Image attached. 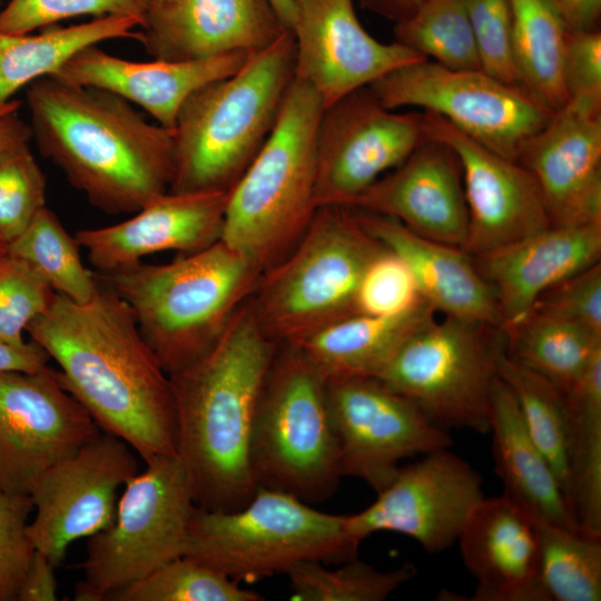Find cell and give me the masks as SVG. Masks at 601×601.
Wrapping results in <instances>:
<instances>
[{
    "instance_id": "8fae6325",
    "label": "cell",
    "mask_w": 601,
    "mask_h": 601,
    "mask_svg": "<svg viewBox=\"0 0 601 601\" xmlns=\"http://www.w3.org/2000/svg\"><path fill=\"white\" fill-rule=\"evenodd\" d=\"M483 325L445 316L415 331L376 376L443 430L490 431V396L504 349Z\"/></svg>"
},
{
    "instance_id": "bcb514c9",
    "label": "cell",
    "mask_w": 601,
    "mask_h": 601,
    "mask_svg": "<svg viewBox=\"0 0 601 601\" xmlns=\"http://www.w3.org/2000/svg\"><path fill=\"white\" fill-rule=\"evenodd\" d=\"M532 311L558 317L601 337L600 263L546 290Z\"/></svg>"
},
{
    "instance_id": "4fadbf2b",
    "label": "cell",
    "mask_w": 601,
    "mask_h": 601,
    "mask_svg": "<svg viewBox=\"0 0 601 601\" xmlns=\"http://www.w3.org/2000/svg\"><path fill=\"white\" fill-rule=\"evenodd\" d=\"M426 139L423 111L388 109L368 86L324 108L316 131L317 208L347 207Z\"/></svg>"
},
{
    "instance_id": "30bf717a",
    "label": "cell",
    "mask_w": 601,
    "mask_h": 601,
    "mask_svg": "<svg viewBox=\"0 0 601 601\" xmlns=\"http://www.w3.org/2000/svg\"><path fill=\"white\" fill-rule=\"evenodd\" d=\"M124 485L115 519L89 536L76 601L108 595L184 555L195 501L177 455L157 456Z\"/></svg>"
},
{
    "instance_id": "7c38bea8",
    "label": "cell",
    "mask_w": 601,
    "mask_h": 601,
    "mask_svg": "<svg viewBox=\"0 0 601 601\" xmlns=\"http://www.w3.org/2000/svg\"><path fill=\"white\" fill-rule=\"evenodd\" d=\"M368 87L386 108L435 114L512 160L553 114L522 86L481 69H450L428 59L395 69Z\"/></svg>"
},
{
    "instance_id": "603a6c76",
    "label": "cell",
    "mask_w": 601,
    "mask_h": 601,
    "mask_svg": "<svg viewBox=\"0 0 601 601\" xmlns=\"http://www.w3.org/2000/svg\"><path fill=\"white\" fill-rule=\"evenodd\" d=\"M286 29L269 0H149L139 42L154 59L257 52Z\"/></svg>"
},
{
    "instance_id": "6f0895ef",
    "label": "cell",
    "mask_w": 601,
    "mask_h": 601,
    "mask_svg": "<svg viewBox=\"0 0 601 601\" xmlns=\"http://www.w3.org/2000/svg\"><path fill=\"white\" fill-rule=\"evenodd\" d=\"M1 1V0H0Z\"/></svg>"
},
{
    "instance_id": "5b68a950",
    "label": "cell",
    "mask_w": 601,
    "mask_h": 601,
    "mask_svg": "<svg viewBox=\"0 0 601 601\" xmlns=\"http://www.w3.org/2000/svg\"><path fill=\"white\" fill-rule=\"evenodd\" d=\"M262 270L221 239L165 264L96 274L129 307L169 375L203 356L250 298Z\"/></svg>"
},
{
    "instance_id": "ffe728a7",
    "label": "cell",
    "mask_w": 601,
    "mask_h": 601,
    "mask_svg": "<svg viewBox=\"0 0 601 601\" xmlns=\"http://www.w3.org/2000/svg\"><path fill=\"white\" fill-rule=\"evenodd\" d=\"M516 161L536 180L552 226L601 221V99L569 98Z\"/></svg>"
},
{
    "instance_id": "8992f818",
    "label": "cell",
    "mask_w": 601,
    "mask_h": 601,
    "mask_svg": "<svg viewBox=\"0 0 601 601\" xmlns=\"http://www.w3.org/2000/svg\"><path fill=\"white\" fill-rule=\"evenodd\" d=\"M317 92L294 79L265 145L229 190L220 239L262 273L300 239L317 210Z\"/></svg>"
},
{
    "instance_id": "f5cc1de1",
    "label": "cell",
    "mask_w": 601,
    "mask_h": 601,
    "mask_svg": "<svg viewBox=\"0 0 601 601\" xmlns=\"http://www.w3.org/2000/svg\"><path fill=\"white\" fill-rule=\"evenodd\" d=\"M421 2L422 0H362L364 7L394 23L408 17Z\"/></svg>"
},
{
    "instance_id": "277c9868",
    "label": "cell",
    "mask_w": 601,
    "mask_h": 601,
    "mask_svg": "<svg viewBox=\"0 0 601 601\" xmlns=\"http://www.w3.org/2000/svg\"><path fill=\"white\" fill-rule=\"evenodd\" d=\"M295 79V42L285 30L234 75L205 85L173 128L170 191H229L265 145Z\"/></svg>"
},
{
    "instance_id": "f546056e",
    "label": "cell",
    "mask_w": 601,
    "mask_h": 601,
    "mask_svg": "<svg viewBox=\"0 0 601 601\" xmlns=\"http://www.w3.org/2000/svg\"><path fill=\"white\" fill-rule=\"evenodd\" d=\"M140 22L127 16H104L37 35L0 31V115L17 111L13 96L22 87L55 75L80 50L111 39L140 37Z\"/></svg>"
},
{
    "instance_id": "7402d4cb",
    "label": "cell",
    "mask_w": 601,
    "mask_h": 601,
    "mask_svg": "<svg viewBox=\"0 0 601 601\" xmlns=\"http://www.w3.org/2000/svg\"><path fill=\"white\" fill-rule=\"evenodd\" d=\"M229 191L167 193L132 217L109 226L78 230L75 238L99 274L168 250L203 249L221 237Z\"/></svg>"
},
{
    "instance_id": "e575fe53",
    "label": "cell",
    "mask_w": 601,
    "mask_h": 601,
    "mask_svg": "<svg viewBox=\"0 0 601 601\" xmlns=\"http://www.w3.org/2000/svg\"><path fill=\"white\" fill-rule=\"evenodd\" d=\"M80 246L47 206L8 243L7 253L23 263L55 293L76 303L89 302L99 287L97 275L80 257Z\"/></svg>"
},
{
    "instance_id": "b9f144b4",
    "label": "cell",
    "mask_w": 601,
    "mask_h": 601,
    "mask_svg": "<svg viewBox=\"0 0 601 601\" xmlns=\"http://www.w3.org/2000/svg\"><path fill=\"white\" fill-rule=\"evenodd\" d=\"M420 295L406 263L385 246L367 264L357 290V314L396 316L418 306Z\"/></svg>"
},
{
    "instance_id": "52a82bcc",
    "label": "cell",
    "mask_w": 601,
    "mask_h": 601,
    "mask_svg": "<svg viewBox=\"0 0 601 601\" xmlns=\"http://www.w3.org/2000/svg\"><path fill=\"white\" fill-rule=\"evenodd\" d=\"M249 455L257 487L308 504L329 499L343 477L327 378L294 343H278L269 364Z\"/></svg>"
},
{
    "instance_id": "83f0119b",
    "label": "cell",
    "mask_w": 601,
    "mask_h": 601,
    "mask_svg": "<svg viewBox=\"0 0 601 601\" xmlns=\"http://www.w3.org/2000/svg\"><path fill=\"white\" fill-rule=\"evenodd\" d=\"M490 432L503 495L532 521L584 533L555 474L529 435L514 396L497 375L490 396Z\"/></svg>"
},
{
    "instance_id": "7dc6e473",
    "label": "cell",
    "mask_w": 601,
    "mask_h": 601,
    "mask_svg": "<svg viewBox=\"0 0 601 601\" xmlns=\"http://www.w3.org/2000/svg\"><path fill=\"white\" fill-rule=\"evenodd\" d=\"M563 83L569 98L601 99V32H566Z\"/></svg>"
},
{
    "instance_id": "5bb4252c",
    "label": "cell",
    "mask_w": 601,
    "mask_h": 601,
    "mask_svg": "<svg viewBox=\"0 0 601 601\" xmlns=\"http://www.w3.org/2000/svg\"><path fill=\"white\" fill-rule=\"evenodd\" d=\"M327 398L343 476L375 493L391 483L402 460L451 445L445 430L377 377L327 380Z\"/></svg>"
},
{
    "instance_id": "44dd1931",
    "label": "cell",
    "mask_w": 601,
    "mask_h": 601,
    "mask_svg": "<svg viewBox=\"0 0 601 601\" xmlns=\"http://www.w3.org/2000/svg\"><path fill=\"white\" fill-rule=\"evenodd\" d=\"M397 219L412 231L463 249L469 231L462 173L454 151L427 138L347 206Z\"/></svg>"
},
{
    "instance_id": "681fc988",
    "label": "cell",
    "mask_w": 601,
    "mask_h": 601,
    "mask_svg": "<svg viewBox=\"0 0 601 601\" xmlns=\"http://www.w3.org/2000/svg\"><path fill=\"white\" fill-rule=\"evenodd\" d=\"M560 18L566 32L597 29L601 0H546Z\"/></svg>"
},
{
    "instance_id": "816d5d0a",
    "label": "cell",
    "mask_w": 601,
    "mask_h": 601,
    "mask_svg": "<svg viewBox=\"0 0 601 601\" xmlns=\"http://www.w3.org/2000/svg\"><path fill=\"white\" fill-rule=\"evenodd\" d=\"M32 131L29 124L17 111L0 115V155L21 145L29 144Z\"/></svg>"
},
{
    "instance_id": "4dcf8cb0",
    "label": "cell",
    "mask_w": 601,
    "mask_h": 601,
    "mask_svg": "<svg viewBox=\"0 0 601 601\" xmlns=\"http://www.w3.org/2000/svg\"><path fill=\"white\" fill-rule=\"evenodd\" d=\"M564 398L570 427V506L582 531L601 538V348Z\"/></svg>"
},
{
    "instance_id": "e0dca14e",
    "label": "cell",
    "mask_w": 601,
    "mask_h": 601,
    "mask_svg": "<svg viewBox=\"0 0 601 601\" xmlns=\"http://www.w3.org/2000/svg\"><path fill=\"white\" fill-rule=\"evenodd\" d=\"M363 511L346 515L345 528L356 544L390 531L416 540L431 553L457 541L476 504L484 497L480 474L447 449L400 466L391 483Z\"/></svg>"
},
{
    "instance_id": "60d3db41",
    "label": "cell",
    "mask_w": 601,
    "mask_h": 601,
    "mask_svg": "<svg viewBox=\"0 0 601 601\" xmlns=\"http://www.w3.org/2000/svg\"><path fill=\"white\" fill-rule=\"evenodd\" d=\"M149 0H9L0 10V31L24 35L80 16H127L144 26Z\"/></svg>"
},
{
    "instance_id": "d6a6232c",
    "label": "cell",
    "mask_w": 601,
    "mask_h": 601,
    "mask_svg": "<svg viewBox=\"0 0 601 601\" xmlns=\"http://www.w3.org/2000/svg\"><path fill=\"white\" fill-rule=\"evenodd\" d=\"M505 353L566 394L583 375L601 337L536 311L505 333Z\"/></svg>"
},
{
    "instance_id": "d590c367",
    "label": "cell",
    "mask_w": 601,
    "mask_h": 601,
    "mask_svg": "<svg viewBox=\"0 0 601 601\" xmlns=\"http://www.w3.org/2000/svg\"><path fill=\"white\" fill-rule=\"evenodd\" d=\"M548 601L601 600V538L533 521Z\"/></svg>"
},
{
    "instance_id": "ba28073f",
    "label": "cell",
    "mask_w": 601,
    "mask_h": 601,
    "mask_svg": "<svg viewBox=\"0 0 601 601\" xmlns=\"http://www.w3.org/2000/svg\"><path fill=\"white\" fill-rule=\"evenodd\" d=\"M383 247L351 208L318 207L294 248L262 274L248 299L259 326L276 343H295L357 314L361 278Z\"/></svg>"
},
{
    "instance_id": "4316f807",
    "label": "cell",
    "mask_w": 601,
    "mask_h": 601,
    "mask_svg": "<svg viewBox=\"0 0 601 601\" xmlns=\"http://www.w3.org/2000/svg\"><path fill=\"white\" fill-rule=\"evenodd\" d=\"M352 210L368 234L406 263L420 295L435 312L501 327L494 290L464 249L423 237L393 217Z\"/></svg>"
},
{
    "instance_id": "836d02e7",
    "label": "cell",
    "mask_w": 601,
    "mask_h": 601,
    "mask_svg": "<svg viewBox=\"0 0 601 601\" xmlns=\"http://www.w3.org/2000/svg\"><path fill=\"white\" fill-rule=\"evenodd\" d=\"M496 375L514 396L529 435L569 502L570 427L564 395L545 377L511 358L505 349L497 357Z\"/></svg>"
},
{
    "instance_id": "c3c4849f",
    "label": "cell",
    "mask_w": 601,
    "mask_h": 601,
    "mask_svg": "<svg viewBox=\"0 0 601 601\" xmlns=\"http://www.w3.org/2000/svg\"><path fill=\"white\" fill-rule=\"evenodd\" d=\"M55 569L48 558L36 550L20 587L17 601L58 600V583Z\"/></svg>"
},
{
    "instance_id": "ac0fdd59",
    "label": "cell",
    "mask_w": 601,
    "mask_h": 601,
    "mask_svg": "<svg viewBox=\"0 0 601 601\" xmlns=\"http://www.w3.org/2000/svg\"><path fill=\"white\" fill-rule=\"evenodd\" d=\"M293 8L295 78L317 92L324 108L395 69L425 59L396 41L385 43L371 36L353 0H293Z\"/></svg>"
},
{
    "instance_id": "f6af8a7d",
    "label": "cell",
    "mask_w": 601,
    "mask_h": 601,
    "mask_svg": "<svg viewBox=\"0 0 601 601\" xmlns=\"http://www.w3.org/2000/svg\"><path fill=\"white\" fill-rule=\"evenodd\" d=\"M32 510L30 494H13L0 489V601L18 600L36 551L28 533Z\"/></svg>"
},
{
    "instance_id": "9a60e30c",
    "label": "cell",
    "mask_w": 601,
    "mask_h": 601,
    "mask_svg": "<svg viewBox=\"0 0 601 601\" xmlns=\"http://www.w3.org/2000/svg\"><path fill=\"white\" fill-rule=\"evenodd\" d=\"M130 446L102 432L75 454L43 471L29 494L36 511L28 533L55 568L70 544L106 529L115 519L117 490L139 472Z\"/></svg>"
},
{
    "instance_id": "db71d44e",
    "label": "cell",
    "mask_w": 601,
    "mask_h": 601,
    "mask_svg": "<svg viewBox=\"0 0 601 601\" xmlns=\"http://www.w3.org/2000/svg\"><path fill=\"white\" fill-rule=\"evenodd\" d=\"M283 26L290 30L294 19L293 0H269Z\"/></svg>"
},
{
    "instance_id": "d4e9b609",
    "label": "cell",
    "mask_w": 601,
    "mask_h": 601,
    "mask_svg": "<svg viewBox=\"0 0 601 601\" xmlns=\"http://www.w3.org/2000/svg\"><path fill=\"white\" fill-rule=\"evenodd\" d=\"M601 221L549 226L477 255L476 267L492 286L504 333L519 325L546 290L600 263Z\"/></svg>"
},
{
    "instance_id": "d6986e66",
    "label": "cell",
    "mask_w": 601,
    "mask_h": 601,
    "mask_svg": "<svg viewBox=\"0 0 601 601\" xmlns=\"http://www.w3.org/2000/svg\"><path fill=\"white\" fill-rule=\"evenodd\" d=\"M427 138L447 145L462 173L469 231L463 249L477 256L551 226L533 175L442 117L423 111Z\"/></svg>"
},
{
    "instance_id": "7a4b0ae2",
    "label": "cell",
    "mask_w": 601,
    "mask_h": 601,
    "mask_svg": "<svg viewBox=\"0 0 601 601\" xmlns=\"http://www.w3.org/2000/svg\"><path fill=\"white\" fill-rule=\"evenodd\" d=\"M32 139L69 184L107 214H135L167 193L174 135L124 98L55 76L29 85Z\"/></svg>"
},
{
    "instance_id": "1f68e13d",
    "label": "cell",
    "mask_w": 601,
    "mask_h": 601,
    "mask_svg": "<svg viewBox=\"0 0 601 601\" xmlns=\"http://www.w3.org/2000/svg\"><path fill=\"white\" fill-rule=\"evenodd\" d=\"M521 85L554 111L568 96L563 83L566 31L546 0H509Z\"/></svg>"
},
{
    "instance_id": "f35d334b",
    "label": "cell",
    "mask_w": 601,
    "mask_h": 601,
    "mask_svg": "<svg viewBox=\"0 0 601 601\" xmlns=\"http://www.w3.org/2000/svg\"><path fill=\"white\" fill-rule=\"evenodd\" d=\"M240 582L186 555L110 593L106 601H260Z\"/></svg>"
},
{
    "instance_id": "9c48e42d",
    "label": "cell",
    "mask_w": 601,
    "mask_h": 601,
    "mask_svg": "<svg viewBox=\"0 0 601 601\" xmlns=\"http://www.w3.org/2000/svg\"><path fill=\"white\" fill-rule=\"evenodd\" d=\"M346 515L321 512L296 496L258 486L233 511L195 506L184 555L242 582L287 573L304 561L333 563L356 558Z\"/></svg>"
},
{
    "instance_id": "cb8c5ba5",
    "label": "cell",
    "mask_w": 601,
    "mask_h": 601,
    "mask_svg": "<svg viewBox=\"0 0 601 601\" xmlns=\"http://www.w3.org/2000/svg\"><path fill=\"white\" fill-rule=\"evenodd\" d=\"M255 52L235 51L195 60L131 61L97 45L73 55L55 75L67 82L110 91L140 106L173 130L184 102L205 85L234 75Z\"/></svg>"
},
{
    "instance_id": "ab89813d",
    "label": "cell",
    "mask_w": 601,
    "mask_h": 601,
    "mask_svg": "<svg viewBox=\"0 0 601 601\" xmlns=\"http://www.w3.org/2000/svg\"><path fill=\"white\" fill-rule=\"evenodd\" d=\"M46 206V177L29 144L0 155V237L20 235Z\"/></svg>"
},
{
    "instance_id": "f1b7e54d",
    "label": "cell",
    "mask_w": 601,
    "mask_h": 601,
    "mask_svg": "<svg viewBox=\"0 0 601 601\" xmlns=\"http://www.w3.org/2000/svg\"><path fill=\"white\" fill-rule=\"evenodd\" d=\"M422 302L396 316L355 314L295 342L327 380L376 377L401 345L435 318Z\"/></svg>"
},
{
    "instance_id": "2e32d148",
    "label": "cell",
    "mask_w": 601,
    "mask_h": 601,
    "mask_svg": "<svg viewBox=\"0 0 601 601\" xmlns=\"http://www.w3.org/2000/svg\"><path fill=\"white\" fill-rule=\"evenodd\" d=\"M99 427L59 371L0 372V489L29 494L48 467L75 454Z\"/></svg>"
},
{
    "instance_id": "3957f363",
    "label": "cell",
    "mask_w": 601,
    "mask_h": 601,
    "mask_svg": "<svg viewBox=\"0 0 601 601\" xmlns=\"http://www.w3.org/2000/svg\"><path fill=\"white\" fill-rule=\"evenodd\" d=\"M277 345L247 300L203 356L168 375L176 453L198 508L237 510L257 490L250 467L252 432Z\"/></svg>"
},
{
    "instance_id": "ee69618b",
    "label": "cell",
    "mask_w": 601,
    "mask_h": 601,
    "mask_svg": "<svg viewBox=\"0 0 601 601\" xmlns=\"http://www.w3.org/2000/svg\"><path fill=\"white\" fill-rule=\"evenodd\" d=\"M55 292L8 253L0 258V342L22 345L28 325L50 304Z\"/></svg>"
},
{
    "instance_id": "74e56055",
    "label": "cell",
    "mask_w": 601,
    "mask_h": 601,
    "mask_svg": "<svg viewBox=\"0 0 601 601\" xmlns=\"http://www.w3.org/2000/svg\"><path fill=\"white\" fill-rule=\"evenodd\" d=\"M415 574L411 563L381 571L357 558L334 570L319 561H304L286 573L290 600L296 601H383Z\"/></svg>"
},
{
    "instance_id": "9f6ffc18",
    "label": "cell",
    "mask_w": 601,
    "mask_h": 601,
    "mask_svg": "<svg viewBox=\"0 0 601 601\" xmlns=\"http://www.w3.org/2000/svg\"><path fill=\"white\" fill-rule=\"evenodd\" d=\"M155 1H168V0H155Z\"/></svg>"
},
{
    "instance_id": "484cf974",
    "label": "cell",
    "mask_w": 601,
    "mask_h": 601,
    "mask_svg": "<svg viewBox=\"0 0 601 601\" xmlns=\"http://www.w3.org/2000/svg\"><path fill=\"white\" fill-rule=\"evenodd\" d=\"M463 562L476 580L470 601H548L539 544L529 514L505 495L483 497L457 538Z\"/></svg>"
},
{
    "instance_id": "f907efd6",
    "label": "cell",
    "mask_w": 601,
    "mask_h": 601,
    "mask_svg": "<svg viewBox=\"0 0 601 601\" xmlns=\"http://www.w3.org/2000/svg\"><path fill=\"white\" fill-rule=\"evenodd\" d=\"M50 356L32 339L22 345L0 342V372H35L48 365Z\"/></svg>"
},
{
    "instance_id": "11a10c76",
    "label": "cell",
    "mask_w": 601,
    "mask_h": 601,
    "mask_svg": "<svg viewBox=\"0 0 601 601\" xmlns=\"http://www.w3.org/2000/svg\"><path fill=\"white\" fill-rule=\"evenodd\" d=\"M8 250V243L0 237V258L7 254Z\"/></svg>"
},
{
    "instance_id": "7bdbcfd3",
    "label": "cell",
    "mask_w": 601,
    "mask_h": 601,
    "mask_svg": "<svg viewBox=\"0 0 601 601\" xmlns=\"http://www.w3.org/2000/svg\"><path fill=\"white\" fill-rule=\"evenodd\" d=\"M464 3L481 69L501 81L522 86L514 55L510 1L464 0Z\"/></svg>"
},
{
    "instance_id": "6da1fadb",
    "label": "cell",
    "mask_w": 601,
    "mask_h": 601,
    "mask_svg": "<svg viewBox=\"0 0 601 601\" xmlns=\"http://www.w3.org/2000/svg\"><path fill=\"white\" fill-rule=\"evenodd\" d=\"M26 333L58 364L63 386L102 432L145 462L177 455L169 376L110 287L99 280L86 303L55 293Z\"/></svg>"
},
{
    "instance_id": "8d00e7d4",
    "label": "cell",
    "mask_w": 601,
    "mask_h": 601,
    "mask_svg": "<svg viewBox=\"0 0 601 601\" xmlns=\"http://www.w3.org/2000/svg\"><path fill=\"white\" fill-rule=\"evenodd\" d=\"M394 38L446 68L481 69L464 0H422L414 12L395 22Z\"/></svg>"
}]
</instances>
